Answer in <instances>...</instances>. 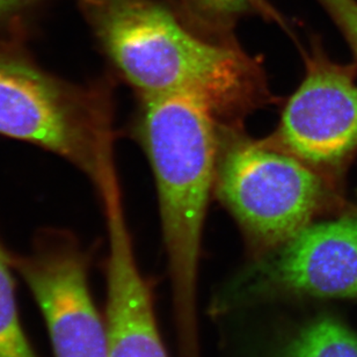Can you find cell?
<instances>
[{"instance_id": "obj_1", "label": "cell", "mask_w": 357, "mask_h": 357, "mask_svg": "<svg viewBox=\"0 0 357 357\" xmlns=\"http://www.w3.org/2000/svg\"><path fill=\"white\" fill-rule=\"evenodd\" d=\"M78 3L103 54L141 99L192 96L232 127L271 100L261 66L234 38L201 34L158 0Z\"/></svg>"}, {"instance_id": "obj_2", "label": "cell", "mask_w": 357, "mask_h": 357, "mask_svg": "<svg viewBox=\"0 0 357 357\" xmlns=\"http://www.w3.org/2000/svg\"><path fill=\"white\" fill-rule=\"evenodd\" d=\"M137 134L155 174L181 357H201L197 278L215 185L218 122L187 96L142 98Z\"/></svg>"}, {"instance_id": "obj_3", "label": "cell", "mask_w": 357, "mask_h": 357, "mask_svg": "<svg viewBox=\"0 0 357 357\" xmlns=\"http://www.w3.org/2000/svg\"><path fill=\"white\" fill-rule=\"evenodd\" d=\"M27 36H0V135L52 152L92 178L103 139L113 130L109 96L38 66Z\"/></svg>"}, {"instance_id": "obj_4", "label": "cell", "mask_w": 357, "mask_h": 357, "mask_svg": "<svg viewBox=\"0 0 357 357\" xmlns=\"http://www.w3.org/2000/svg\"><path fill=\"white\" fill-rule=\"evenodd\" d=\"M213 192L255 259L307 227L324 195L321 180L305 162L248 137L241 127L220 123Z\"/></svg>"}, {"instance_id": "obj_5", "label": "cell", "mask_w": 357, "mask_h": 357, "mask_svg": "<svg viewBox=\"0 0 357 357\" xmlns=\"http://www.w3.org/2000/svg\"><path fill=\"white\" fill-rule=\"evenodd\" d=\"M282 296L357 301V218L309 224L227 282L213 310L229 312Z\"/></svg>"}, {"instance_id": "obj_6", "label": "cell", "mask_w": 357, "mask_h": 357, "mask_svg": "<svg viewBox=\"0 0 357 357\" xmlns=\"http://www.w3.org/2000/svg\"><path fill=\"white\" fill-rule=\"evenodd\" d=\"M45 318L55 357H107L106 321L89 285V259L66 231L47 229L31 255H10Z\"/></svg>"}, {"instance_id": "obj_7", "label": "cell", "mask_w": 357, "mask_h": 357, "mask_svg": "<svg viewBox=\"0 0 357 357\" xmlns=\"http://www.w3.org/2000/svg\"><path fill=\"white\" fill-rule=\"evenodd\" d=\"M305 61V78L264 141L306 165H337L357 148V85L351 70L319 52Z\"/></svg>"}, {"instance_id": "obj_8", "label": "cell", "mask_w": 357, "mask_h": 357, "mask_svg": "<svg viewBox=\"0 0 357 357\" xmlns=\"http://www.w3.org/2000/svg\"><path fill=\"white\" fill-rule=\"evenodd\" d=\"M94 182L102 197L109 241L107 357H169L157 325L151 290L135 258L114 160L105 162Z\"/></svg>"}, {"instance_id": "obj_9", "label": "cell", "mask_w": 357, "mask_h": 357, "mask_svg": "<svg viewBox=\"0 0 357 357\" xmlns=\"http://www.w3.org/2000/svg\"><path fill=\"white\" fill-rule=\"evenodd\" d=\"M271 357H357V335L325 317L296 332Z\"/></svg>"}, {"instance_id": "obj_10", "label": "cell", "mask_w": 357, "mask_h": 357, "mask_svg": "<svg viewBox=\"0 0 357 357\" xmlns=\"http://www.w3.org/2000/svg\"><path fill=\"white\" fill-rule=\"evenodd\" d=\"M260 0H178L180 17L185 24L209 38L230 40L234 24L252 13Z\"/></svg>"}, {"instance_id": "obj_11", "label": "cell", "mask_w": 357, "mask_h": 357, "mask_svg": "<svg viewBox=\"0 0 357 357\" xmlns=\"http://www.w3.org/2000/svg\"><path fill=\"white\" fill-rule=\"evenodd\" d=\"M10 253L0 243V357H38L17 312Z\"/></svg>"}, {"instance_id": "obj_12", "label": "cell", "mask_w": 357, "mask_h": 357, "mask_svg": "<svg viewBox=\"0 0 357 357\" xmlns=\"http://www.w3.org/2000/svg\"><path fill=\"white\" fill-rule=\"evenodd\" d=\"M47 0H0V36L28 33L29 24Z\"/></svg>"}, {"instance_id": "obj_13", "label": "cell", "mask_w": 357, "mask_h": 357, "mask_svg": "<svg viewBox=\"0 0 357 357\" xmlns=\"http://www.w3.org/2000/svg\"><path fill=\"white\" fill-rule=\"evenodd\" d=\"M333 17L354 50L357 59L356 0H319Z\"/></svg>"}]
</instances>
